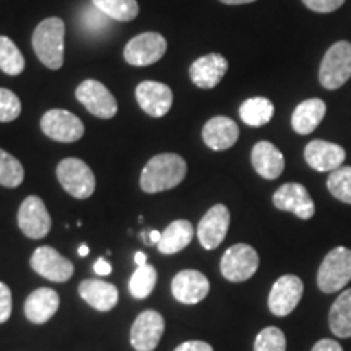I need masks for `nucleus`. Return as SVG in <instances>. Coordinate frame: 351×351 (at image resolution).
Masks as SVG:
<instances>
[{
    "label": "nucleus",
    "instance_id": "obj_16",
    "mask_svg": "<svg viewBox=\"0 0 351 351\" xmlns=\"http://www.w3.org/2000/svg\"><path fill=\"white\" fill-rule=\"evenodd\" d=\"M135 98L143 112L152 117H163L173 106V91L160 82L145 80L135 90Z\"/></svg>",
    "mask_w": 351,
    "mask_h": 351
},
{
    "label": "nucleus",
    "instance_id": "obj_30",
    "mask_svg": "<svg viewBox=\"0 0 351 351\" xmlns=\"http://www.w3.org/2000/svg\"><path fill=\"white\" fill-rule=\"evenodd\" d=\"M0 70L10 77H19L25 70L23 54L7 36H0Z\"/></svg>",
    "mask_w": 351,
    "mask_h": 351
},
{
    "label": "nucleus",
    "instance_id": "obj_20",
    "mask_svg": "<svg viewBox=\"0 0 351 351\" xmlns=\"http://www.w3.org/2000/svg\"><path fill=\"white\" fill-rule=\"evenodd\" d=\"M202 137L208 148L223 152L234 147L239 138V127L234 121L225 116H215L204 125Z\"/></svg>",
    "mask_w": 351,
    "mask_h": 351
},
{
    "label": "nucleus",
    "instance_id": "obj_34",
    "mask_svg": "<svg viewBox=\"0 0 351 351\" xmlns=\"http://www.w3.org/2000/svg\"><path fill=\"white\" fill-rule=\"evenodd\" d=\"M21 114V101L13 91L0 88V122H12Z\"/></svg>",
    "mask_w": 351,
    "mask_h": 351
},
{
    "label": "nucleus",
    "instance_id": "obj_38",
    "mask_svg": "<svg viewBox=\"0 0 351 351\" xmlns=\"http://www.w3.org/2000/svg\"><path fill=\"white\" fill-rule=\"evenodd\" d=\"M311 351H343V348H341V345L337 340L322 339L313 346Z\"/></svg>",
    "mask_w": 351,
    "mask_h": 351
},
{
    "label": "nucleus",
    "instance_id": "obj_31",
    "mask_svg": "<svg viewBox=\"0 0 351 351\" xmlns=\"http://www.w3.org/2000/svg\"><path fill=\"white\" fill-rule=\"evenodd\" d=\"M25 179L23 166L15 156L0 148V186L15 189Z\"/></svg>",
    "mask_w": 351,
    "mask_h": 351
},
{
    "label": "nucleus",
    "instance_id": "obj_8",
    "mask_svg": "<svg viewBox=\"0 0 351 351\" xmlns=\"http://www.w3.org/2000/svg\"><path fill=\"white\" fill-rule=\"evenodd\" d=\"M41 130L46 137L54 142L72 143L83 137L85 125L75 114L65 109H51L43 116Z\"/></svg>",
    "mask_w": 351,
    "mask_h": 351
},
{
    "label": "nucleus",
    "instance_id": "obj_27",
    "mask_svg": "<svg viewBox=\"0 0 351 351\" xmlns=\"http://www.w3.org/2000/svg\"><path fill=\"white\" fill-rule=\"evenodd\" d=\"M274 103L269 98H262V96L245 99L239 108L241 119L249 127H262L269 124L274 117Z\"/></svg>",
    "mask_w": 351,
    "mask_h": 351
},
{
    "label": "nucleus",
    "instance_id": "obj_9",
    "mask_svg": "<svg viewBox=\"0 0 351 351\" xmlns=\"http://www.w3.org/2000/svg\"><path fill=\"white\" fill-rule=\"evenodd\" d=\"M75 96L88 112L99 119H111L117 114V101L114 95L103 83L93 78L82 82L77 88Z\"/></svg>",
    "mask_w": 351,
    "mask_h": 351
},
{
    "label": "nucleus",
    "instance_id": "obj_21",
    "mask_svg": "<svg viewBox=\"0 0 351 351\" xmlns=\"http://www.w3.org/2000/svg\"><path fill=\"white\" fill-rule=\"evenodd\" d=\"M78 295L83 301H86V304L99 313H108L114 309L119 301V291L114 285L96 278L83 280L78 285Z\"/></svg>",
    "mask_w": 351,
    "mask_h": 351
},
{
    "label": "nucleus",
    "instance_id": "obj_26",
    "mask_svg": "<svg viewBox=\"0 0 351 351\" xmlns=\"http://www.w3.org/2000/svg\"><path fill=\"white\" fill-rule=\"evenodd\" d=\"M328 326L333 335L339 339L351 337V288L345 289L332 304L328 313Z\"/></svg>",
    "mask_w": 351,
    "mask_h": 351
},
{
    "label": "nucleus",
    "instance_id": "obj_22",
    "mask_svg": "<svg viewBox=\"0 0 351 351\" xmlns=\"http://www.w3.org/2000/svg\"><path fill=\"white\" fill-rule=\"evenodd\" d=\"M251 161L256 173L263 179H269V181L280 178L285 169L283 153L274 143L265 142V140L254 145Z\"/></svg>",
    "mask_w": 351,
    "mask_h": 351
},
{
    "label": "nucleus",
    "instance_id": "obj_37",
    "mask_svg": "<svg viewBox=\"0 0 351 351\" xmlns=\"http://www.w3.org/2000/svg\"><path fill=\"white\" fill-rule=\"evenodd\" d=\"M174 351H213V346L205 343V341L191 340V341H184V343L179 345Z\"/></svg>",
    "mask_w": 351,
    "mask_h": 351
},
{
    "label": "nucleus",
    "instance_id": "obj_19",
    "mask_svg": "<svg viewBox=\"0 0 351 351\" xmlns=\"http://www.w3.org/2000/svg\"><path fill=\"white\" fill-rule=\"evenodd\" d=\"M304 158L306 163L319 173H332V171L343 166L346 153L337 143L313 140L306 145Z\"/></svg>",
    "mask_w": 351,
    "mask_h": 351
},
{
    "label": "nucleus",
    "instance_id": "obj_32",
    "mask_svg": "<svg viewBox=\"0 0 351 351\" xmlns=\"http://www.w3.org/2000/svg\"><path fill=\"white\" fill-rule=\"evenodd\" d=\"M328 192L337 200L351 205V166H340L327 179Z\"/></svg>",
    "mask_w": 351,
    "mask_h": 351
},
{
    "label": "nucleus",
    "instance_id": "obj_5",
    "mask_svg": "<svg viewBox=\"0 0 351 351\" xmlns=\"http://www.w3.org/2000/svg\"><path fill=\"white\" fill-rule=\"evenodd\" d=\"M57 179L69 195L85 200L93 195L96 179L93 171L78 158H65L57 165Z\"/></svg>",
    "mask_w": 351,
    "mask_h": 351
},
{
    "label": "nucleus",
    "instance_id": "obj_4",
    "mask_svg": "<svg viewBox=\"0 0 351 351\" xmlns=\"http://www.w3.org/2000/svg\"><path fill=\"white\" fill-rule=\"evenodd\" d=\"M351 77V43L339 41L324 56L319 82L326 90H339Z\"/></svg>",
    "mask_w": 351,
    "mask_h": 351
},
{
    "label": "nucleus",
    "instance_id": "obj_6",
    "mask_svg": "<svg viewBox=\"0 0 351 351\" xmlns=\"http://www.w3.org/2000/svg\"><path fill=\"white\" fill-rule=\"evenodd\" d=\"M258 254L249 244H234L223 254L219 269L226 280L241 283L252 278L258 269Z\"/></svg>",
    "mask_w": 351,
    "mask_h": 351
},
{
    "label": "nucleus",
    "instance_id": "obj_42",
    "mask_svg": "<svg viewBox=\"0 0 351 351\" xmlns=\"http://www.w3.org/2000/svg\"><path fill=\"white\" fill-rule=\"evenodd\" d=\"M135 263H137V267L145 265L147 263V256L143 252H137L135 254Z\"/></svg>",
    "mask_w": 351,
    "mask_h": 351
},
{
    "label": "nucleus",
    "instance_id": "obj_11",
    "mask_svg": "<svg viewBox=\"0 0 351 351\" xmlns=\"http://www.w3.org/2000/svg\"><path fill=\"white\" fill-rule=\"evenodd\" d=\"M32 269L49 282L65 283L72 278L73 263L67 257L60 256L51 245H41L32 256Z\"/></svg>",
    "mask_w": 351,
    "mask_h": 351
},
{
    "label": "nucleus",
    "instance_id": "obj_17",
    "mask_svg": "<svg viewBox=\"0 0 351 351\" xmlns=\"http://www.w3.org/2000/svg\"><path fill=\"white\" fill-rule=\"evenodd\" d=\"M173 296L182 304H197L210 293V282L204 274L197 270H182L171 283Z\"/></svg>",
    "mask_w": 351,
    "mask_h": 351
},
{
    "label": "nucleus",
    "instance_id": "obj_1",
    "mask_svg": "<svg viewBox=\"0 0 351 351\" xmlns=\"http://www.w3.org/2000/svg\"><path fill=\"white\" fill-rule=\"evenodd\" d=\"M187 174L186 160L178 153H161L153 156L140 176V187L147 194L169 191L178 187Z\"/></svg>",
    "mask_w": 351,
    "mask_h": 351
},
{
    "label": "nucleus",
    "instance_id": "obj_24",
    "mask_svg": "<svg viewBox=\"0 0 351 351\" xmlns=\"http://www.w3.org/2000/svg\"><path fill=\"white\" fill-rule=\"evenodd\" d=\"M327 112V106L322 99L311 98L298 104L291 116V125L296 134L309 135L317 129L324 116Z\"/></svg>",
    "mask_w": 351,
    "mask_h": 351
},
{
    "label": "nucleus",
    "instance_id": "obj_43",
    "mask_svg": "<svg viewBox=\"0 0 351 351\" xmlns=\"http://www.w3.org/2000/svg\"><path fill=\"white\" fill-rule=\"evenodd\" d=\"M88 254H90V247H88L86 244H82L80 247H78V256L85 257V256H88Z\"/></svg>",
    "mask_w": 351,
    "mask_h": 351
},
{
    "label": "nucleus",
    "instance_id": "obj_35",
    "mask_svg": "<svg viewBox=\"0 0 351 351\" xmlns=\"http://www.w3.org/2000/svg\"><path fill=\"white\" fill-rule=\"evenodd\" d=\"M309 10L317 13H332L343 5L345 0H302Z\"/></svg>",
    "mask_w": 351,
    "mask_h": 351
},
{
    "label": "nucleus",
    "instance_id": "obj_25",
    "mask_svg": "<svg viewBox=\"0 0 351 351\" xmlns=\"http://www.w3.org/2000/svg\"><path fill=\"white\" fill-rule=\"evenodd\" d=\"M194 238V226L187 219H176L161 232V241L158 243V251L166 256L181 252L191 244Z\"/></svg>",
    "mask_w": 351,
    "mask_h": 351
},
{
    "label": "nucleus",
    "instance_id": "obj_33",
    "mask_svg": "<svg viewBox=\"0 0 351 351\" xmlns=\"http://www.w3.org/2000/svg\"><path fill=\"white\" fill-rule=\"evenodd\" d=\"M254 351H287L285 333L276 327H267L258 333Z\"/></svg>",
    "mask_w": 351,
    "mask_h": 351
},
{
    "label": "nucleus",
    "instance_id": "obj_18",
    "mask_svg": "<svg viewBox=\"0 0 351 351\" xmlns=\"http://www.w3.org/2000/svg\"><path fill=\"white\" fill-rule=\"evenodd\" d=\"M226 72L228 60L221 54H217V52L199 57L189 69L192 83L200 90H212L223 80Z\"/></svg>",
    "mask_w": 351,
    "mask_h": 351
},
{
    "label": "nucleus",
    "instance_id": "obj_36",
    "mask_svg": "<svg viewBox=\"0 0 351 351\" xmlns=\"http://www.w3.org/2000/svg\"><path fill=\"white\" fill-rule=\"evenodd\" d=\"M12 315V291L0 282V324H5Z\"/></svg>",
    "mask_w": 351,
    "mask_h": 351
},
{
    "label": "nucleus",
    "instance_id": "obj_41",
    "mask_svg": "<svg viewBox=\"0 0 351 351\" xmlns=\"http://www.w3.org/2000/svg\"><path fill=\"white\" fill-rule=\"evenodd\" d=\"M148 239H150V243L158 244V243H160V241H161V232L156 231V230L150 231V232H148Z\"/></svg>",
    "mask_w": 351,
    "mask_h": 351
},
{
    "label": "nucleus",
    "instance_id": "obj_40",
    "mask_svg": "<svg viewBox=\"0 0 351 351\" xmlns=\"http://www.w3.org/2000/svg\"><path fill=\"white\" fill-rule=\"evenodd\" d=\"M219 2L226 3V5H244V3H252L256 0H219Z\"/></svg>",
    "mask_w": 351,
    "mask_h": 351
},
{
    "label": "nucleus",
    "instance_id": "obj_3",
    "mask_svg": "<svg viewBox=\"0 0 351 351\" xmlns=\"http://www.w3.org/2000/svg\"><path fill=\"white\" fill-rule=\"evenodd\" d=\"M351 282V251L339 245L324 257L317 271V287L320 291L332 295L341 291Z\"/></svg>",
    "mask_w": 351,
    "mask_h": 351
},
{
    "label": "nucleus",
    "instance_id": "obj_29",
    "mask_svg": "<svg viewBox=\"0 0 351 351\" xmlns=\"http://www.w3.org/2000/svg\"><path fill=\"white\" fill-rule=\"evenodd\" d=\"M158 280L156 269L153 265L145 263L142 267H137L134 275L130 276L129 282V293L135 300H145L153 293Z\"/></svg>",
    "mask_w": 351,
    "mask_h": 351
},
{
    "label": "nucleus",
    "instance_id": "obj_15",
    "mask_svg": "<svg viewBox=\"0 0 351 351\" xmlns=\"http://www.w3.org/2000/svg\"><path fill=\"white\" fill-rule=\"evenodd\" d=\"M274 205L282 212H291L300 219H311L315 213L314 200L311 199L307 189L300 182H288L276 189Z\"/></svg>",
    "mask_w": 351,
    "mask_h": 351
},
{
    "label": "nucleus",
    "instance_id": "obj_28",
    "mask_svg": "<svg viewBox=\"0 0 351 351\" xmlns=\"http://www.w3.org/2000/svg\"><path fill=\"white\" fill-rule=\"evenodd\" d=\"M96 10L116 21H132L137 19L140 7L137 0H91Z\"/></svg>",
    "mask_w": 351,
    "mask_h": 351
},
{
    "label": "nucleus",
    "instance_id": "obj_23",
    "mask_svg": "<svg viewBox=\"0 0 351 351\" xmlns=\"http://www.w3.org/2000/svg\"><path fill=\"white\" fill-rule=\"evenodd\" d=\"M59 295L52 288H39L26 298L25 315L32 324H46L59 309Z\"/></svg>",
    "mask_w": 351,
    "mask_h": 351
},
{
    "label": "nucleus",
    "instance_id": "obj_12",
    "mask_svg": "<svg viewBox=\"0 0 351 351\" xmlns=\"http://www.w3.org/2000/svg\"><path fill=\"white\" fill-rule=\"evenodd\" d=\"M19 226L29 239H43L51 231L52 221L43 199L29 195L21 202L19 208Z\"/></svg>",
    "mask_w": 351,
    "mask_h": 351
},
{
    "label": "nucleus",
    "instance_id": "obj_14",
    "mask_svg": "<svg viewBox=\"0 0 351 351\" xmlns=\"http://www.w3.org/2000/svg\"><path fill=\"white\" fill-rule=\"evenodd\" d=\"M165 333V319L156 311H143L130 328V345L137 351H153Z\"/></svg>",
    "mask_w": 351,
    "mask_h": 351
},
{
    "label": "nucleus",
    "instance_id": "obj_39",
    "mask_svg": "<svg viewBox=\"0 0 351 351\" xmlns=\"http://www.w3.org/2000/svg\"><path fill=\"white\" fill-rule=\"evenodd\" d=\"M93 270H95V274H98L101 276H106V275L111 274L112 267H111V263H109L108 261H104V258H98V261H96V263H95Z\"/></svg>",
    "mask_w": 351,
    "mask_h": 351
},
{
    "label": "nucleus",
    "instance_id": "obj_7",
    "mask_svg": "<svg viewBox=\"0 0 351 351\" xmlns=\"http://www.w3.org/2000/svg\"><path fill=\"white\" fill-rule=\"evenodd\" d=\"M168 43L163 34L148 32L132 38L124 47V59L134 67H147L163 59Z\"/></svg>",
    "mask_w": 351,
    "mask_h": 351
},
{
    "label": "nucleus",
    "instance_id": "obj_13",
    "mask_svg": "<svg viewBox=\"0 0 351 351\" xmlns=\"http://www.w3.org/2000/svg\"><path fill=\"white\" fill-rule=\"evenodd\" d=\"M231 215L226 205L217 204L204 215L200 219L199 228H197V238H199L200 244L204 249L212 251L217 249L219 244L223 243L230 230Z\"/></svg>",
    "mask_w": 351,
    "mask_h": 351
},
{
    "label": "nucleus",
    "instance_id": "obj_2",
    "mask_svg": "<svg viewBox=\"0 0 351 351\" xmlns=\"http://www.w3.org/2000/svg\"><path fill=\"white\" fill-rule=\"evenodd\" d=\"M65 23L57 16L43 20L33 33V49L43 65L59 70L64 65Z\"/></svg>",
    "mask_w": 351,
    "mask_h": 351
},
{
    "label": "nucleus",
    "instance_id": "obj_10",
    "mask_svg": "<svg viewBox=\"0 0 351 351\" xmlns=\"http://www.w3.org/2000/svg\"><path fill=\"white\" fill-rule=\"evenodd\" d=\"M304 285L296 275H283L271 287L269 295V309L276 317H285L291 314L300 304Z\"/></svg>",
    "mask_w": 351,
    "mask_h": 351
}]
</instances>
